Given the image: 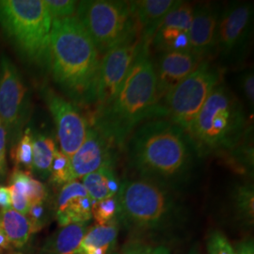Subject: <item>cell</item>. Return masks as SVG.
<instances>
[{
  "mask_svg": "<svg viewBox=\"0 0 254 254\" xmlns=\"http://www.w3.org/2000/svg\"><path fill=\"white\" fill-rule=\"evenodd\" d=\"M125 148L128 165L137 177L174 191L190 178L200 158L189 134L165 118L138 126Z\"/></svg>",
  "mask_w": 254,
  "mask_h": 254,
  "instance_id": "6da1fadb",
  "label": "cell"
},
{
  "mask_svg": "<svg viewBox=\"0 0 254 254\" xmlns=\"http://www.w3.org/2000/svg\"><path fill=\"white\" fill-rule=\"evenodd\" d=\"M149 48L142 45L116 94L93 115L92 127L114 147L125 148L129 136L144 122L164 118Z\"/></svg>",
  "mask_w": 254,
  "mask_h": 254,
  "instance_id": "7a4b0ae2",
  "label": "cell"
},
{
  "mask_svg": "<svg viewBox=\"0 0 254 254\" xmlns=\"http://www.w3.org/2000/svg\"><path fill=\"white\" fill-rule=\"evenodd\" d=\"M100 55L75 16L53 20L49 66L55 83L74 105H96Z\"/></svg>",
  "mask_w": 254,
  "mask_h": 254,
  "instance_id": "3957f363",
  "label": "cell"
},
{
  "mask_svg": "<svg viewBox=\"0 0 254 254\" xmlns=\"http://www.w3.org/2000/svg\"><path fill=\"white\" fill-rule=\"evenodd\" d=\"M245 112L236 95L223 83L211 91L188 134L200 157L233 150L243 138Z\"/></svg>",
  "mask_w": 254,
  "mask_h": 254,
  "instance_id": "277c9868",
  "label": "cell"
},
{
  "mask_svg": "<svg viewBox=\"0 0 254 254\" xmlns=\"http://www.w3.org/2000/svg\"><path fill=\"white\" fill-rule=\"evenodd\" d=\"M174 192L141 177L125 180L116 196L119 222L128 229L142 232L169 227L181 215Z\"/></svg>",
  "mask_w": 254,
  "mask_h": 254,
  "instance_id": "5b68a950",
  "label": "cell"
},
{
  "mask_svg": "<svg viewBox=\"0 0 254 254\" xmlns=\"http://www.w3.org/2000/svg\"><path fill=\"white\" fill-rule=\"evenodd\" d=\"M51 24L45 0L0 1V25L30 64L48 68Z\"/></svg>",
  "mask_w": 254,
  "mask_h": 254,
  "instance_id": "8992f818",
  "label": "cell"
},
{
  "mask_svg": "<svg viewBox=\"0 0 254 254\" xmlns=\"http://www.w3.org/2000/svg\"><path fill=\"white\" fill-rule=\"evenodd\" d=\"M74 16L102 56L138 33L129 1L84 0L77 2Z\"/></svg>",
  "mask_w": 254,
  "mask_h": 254,
  "instance_id": "52a82bcc",
  "label": "cell"
},
{
  "mask_svg": "<svg viewBox=\"0 0 254 254\" xmlns=\"http://www.w3.org/2000/svg\"><path fill=\"white\" fill-rule=\"evenodd\" d=\"M220 77L221 72L218 66L208 59L202 60L160 102L164 118L188 133L209 94L220 83Z\"/></svg>",
  "mask_w": 254,
  "mask_h": 254,
  "instance_id": "ba28073f",
  "label": "cell"
},
{
  "mask_svg": "<svg viewBox=\"0 0 254 254\" xmlns=\"http://www.w3.org/2000/svg\"><path fill=\"white\" fill-rule=\"evenodd\" d=\"M254 4L234 1L221 10L216 50L228 64L241 63L254 30Z\"/></svg>",
  "mask_w": 254,
  "mask_h": 254,
  "instance_id": "9c48e42d",
  "label": "cell"
},
{
  "mask_svg": "<svg viewBox=\"0 0 254 254\" xmlns=\"http://www.w3.org/2000/svg\"><path fill=\"white\" fill-rule=\"evenodd\" d=\"M28 113V94L17 68L8 58L0 62V121L7 138L18 141Z\"/></svg>",
  "mask_w": 254,
  "mask_h": 254,
  "instance_id": "30bf717a",
  "label": "cell"
},
{
  "mask_svg": "<svg viewBox=\"0 0 254 254\" xmlns=\"http://www.w3.org/2000/svg\"><path fill=\"white\" fill-rule=\"evenodd\" d=\"M143 43L139 33L111 48L100 61L96 109L107 105L127 77Z\"/></svg>",
  "mask_w": 254,
  "mask_h": 254,
  "instance_id": "8fae6325",
  "label": "cell"
},
{
  "mask_svg": "<svg viewBox=\"0 0 254 254\" xmlns=\"http://www.w3.org/2000/svg\"><path fill=\"white\" fill-rule=\"evenodd\" d=\"M42 94L54 119L62 152L71 158L82 145L89 125L72 102L48 87H44Z\"/></svg>",
  "mask_w": 254,
  "mask_h": 254,
  "instance_id": "7c38bea8",
  "label": "cell"
},
{
  "mask_svg": "<svg viewBox=\"0 0 254 254\" xmlns=\"http://www.w3.org/2000/svg\"><path fill=\"white\" fill-rule=\"evenodd\" d=\"M113 147L97 129L89 126L82 145L70 158L73 180L83 178L105 166L114 167Z\"/></svg>",
  "mask_w": 254,
  "mask_h": 254,
  "instance_id": "4fadbf2b",
  "label": "cell"
},
{
  "mask_svg": "<svg viewBox=\"0 0 254 254\" xmlns=\"http://www.w3.org/2000/svg\"><path fill=\"white\" fill-rule=\"evenodd\" d=\"M199 57L191 51H166L159 55L154 64L156 94L158 101L174 89L200 64Z\"/></svg>",
  "mask_w": 254,
  "mask_h": 254,
  "instance_id": "5bb4252c",
  "label": "cell"
},
{
  "mask_svg": "<svg viewBox=\"0 0 254 254\" xmlns=\"http://www.w3.org/2000/svg\"><path fill=\"white\" fill-rule=\"evenodd\" d=\"M220 6L216 3H203L193 9L189 31L190 51L204 60L216 50Z\"/></svg>",
  "mask_w": 254,
  "mask_h": 254,
  "instance_id": "9a60e30c",
  "label": "cell"
},
{
  "mask_svg": "<svg viewBox=\"0 0 254 254\" xmlns=\"http://www.w3.org/2000/svg\"><path fill=\"white\" fill-rule=\"evenodd\" d=\"M93 200L81 183L73 181L62 188L56 207V218L61 227L73 223H88L91 218Z\"/></svg>",
  "mask_w": 254,
  "mask_h": 254,
  "instance_id": "2e32d148",
  "label": "cell"
},
{
  "mask_svg": "<svg viewBox=\"0 0 254 254\" xmlns=\"http://www.w3.org/2000/svg\"><path fill=\"white\" fill-rule=\"evenodd\" d=\"M178 0L129 1L140 40L150 46L158 27Z\"/></svg>",
  "mask_w": 254,
  "mask_h": 254,
  "instance_id": "e0dca14e",
  "label": "cell"
},
{
  "mask_svg": "<svg viewBox=\"0 0 254 254\" xmlns=\"http://www.w3.org/2000/svg\"><path fill=\"white\" fill-rule=\"evenodd\" d=\"M194 6L190 2L178 0L158 27L152 43L161 52L171 51L173 43L183 33H189Z\"/></svg>",
  "mask_w": 254,
  "mask_h": 254,
  "instance_id": "ac0fdd59",
  "label": "cell"
},
{
  "mask_svg": "<svg viewBox=\"0 0 254 254\" xmlns=\"http://www.w3.org/2000/svg\"><path fill=\"white\" fill-rule=\"evenodd\" d=\"M83 187L93 201L116 197L121 183L114 171V167L105 166L83 178Z\"/></svg>",
  "mask_w": 254,
  "mask_h": 254,
  "instance_id": "d6986e66",
  "label": "cell"
},
{
  "mask_svg": "<svg viewBox=\"0 0 254 254\" xmlns=\"http://www.w3.org/2000/svg\"><path fill=\"white\" fill-rule=\"evenodd\" d=\"M118 223L95 225L88 230L75 254H112L117 241Z\"/></svg>",
  "mask_w": 254,
  "mask_h": 254,
  "instance_id": "ffe728a7",
  "label": "cell"
},
{
  "mask_svg": "<svg viewBox=\"0 0 254 254\" xmlns=\"http://www.w3.org/2000/svg\"><path fill=\"white\" fill-rule=\"evenodd\" d=\"M0 228L11 248H22L34 234L27 216L11 208L0 211Z\"/></svg>",
  "mask_w": 254,
  "mask_h": 254,
  "instance_id": "44dd1931",
  "label": "cell"
},
{
  "mask_svg": "<svg viewBox=\"0 0 254 254\" xmlns=\"http://www.w3.org/2000/svg\"><path fill=\"white\" fill-rule=\"evenodd\" d=\"M88 230V223H73L62 227L49 238L43 254H76Z\"/></svg>",
  "mask_w": 254,
  "mask_h": 254,
  "instance_id": "7402d4cb",
  "label": "cell"
},
{
  "mask_svg": "<svg viewBox=\"0 0 254 254\" xmlns=\"http://www.w3.org/2000/svg\"><path fill=\"white\" fill-rule=\"evenodd\" d=\"M56 150V143L51 137L42 134L33 136L32 172L43 179L49 178L50 176Z\"/></svg>",
  "mask_w": 254,
  "mask_h": 254,
  "instance_id": "603a6c76",
  "label": "cell"
},
{
  "mask_svg": "<svg viewBox=\"0 0 254 254\" xmlns=\"http://www.w3.org/2000/svg\"><path fill=\"white\" fill-rule=\"evenodd\" d=\"M12 159L16 170L30 173L32 171L33 136L29 128L24 132L12 150Z\"/></svg>",
  "mask_w": 254,
  "mask_h": 254,
  "instance_id": "cb8c5ba5",
  "label": "cell"
},
{
  "mask_svg": "<svg viewBox=\"0 0 254 254\" xmlns=\"http://www.w3.org/2000/svg\"><path fill=\"white\" fill-rule=\"evenodd\" d=\"M236 214L248 224L254 223V193L252 184H243L236 188L234 194Z\"/></svg>",
  "mask_w": 254,
  "mask_h": 254,
  "instance_id": "d4e9b609",
  "label": "cell"
},
{
  "mask_svg": "<svg viewBox=\"0 0 254 254\" xmlns=\"http://www.w3.org/2000/svg\"><path fill=\"white\" fill-rule=\"evenodd\" d=\"M91 215L96 221V225L105 226L119 223L117 197L93 201Z\"/></svg>",
  "mask_w": 254,
  "mask_h": 254,
  "instance_id": "484cf974",
  "label": "cell"
},
{
  "mask_svg": "<svg viewBox=\"0 0 254 254\" xmlns=\"http://www.w3.org/2000/svg\"><path fill=\"white\" fill-rule=\"evenodd\" d=\"M49 178L50 181L59 187H64L65 185L74 181L70 158L58 149L55 152Z\"/></svg>",
  "mask_w": 254,
  "mask_h": 254,
  "instance_id": "4316f807",
  "label": "cell"
},
{
  "mask_svg": "<svg viewBox=\"0 0 254 254\" xmlns=\"http://www.w3.org/2000/svg\"><path fill=\"white\" fill-rule=\"evenodd\" d=\"M45 3L52 21L75 15L77 2L74 0H45Z\"/></svg>",
  "mask_w": 254,
  "mask_h": 254,
  "instance_id": "83f0119b",
  "label": "cell"
},
{
  "mask_svg": "<svg viewBox=\"0 0 254 254\" xmlns=\"http://www.w3.org/2000/svg\"><path fill=\"white\" fill-rule=\"evenodd\" d=\"M26 216L29 219L30 223L32 224L34 233L39 232L47 222L48 213H47L46 201L31 204L28 208Z\"/></svg>",
  "mask_w": 254,
  "mask_h": 254,
  "instance_id": "f1b7e54d",
  "label": "cell"
},
{
  "mask_svg": "<svg viewBox=\"0 0 254 254\" xmlns=\"http://www.w3.org/2000/svg\"><path fill=\"white\" fill-rule=\"evenodd\" d=\"M208 254H236L235 248L219 232L213 233L207 241Z\"/></svg>",
  "mask_w": 254,
  "mask_h": 254,
  "instance_id": "f546056e",
  "label": "cell"
},
{
  "mask_svg": "<svg viewBox=\"0 0 254 254\" xmlns=\"http://www.w3.org/2000/svg\"><path fill=\"white\" fill-rule=\"evenodd\" d=\"M239 88L248 102L250 108L254 109V74L252 70H248L239 76Z\"/></svg>",
  "mask_w": 254,
  "mask_h": 254,
  "instance_id": "4dcf8cb0",
  "label": "cell"
},
{
  "mask_svg": "<svg viewBox=\"0 0 254 254\" xmlns=\"http://www.w3.org/2000/svg\"><path fill=\"white\" fill-rule=\"evenodd\" d=\"M148 249L149 247L145 244L135 241L124 246L123 249L114 254H147Z\"/></svg>",
  "mask_w": 254,
  "mask_h": 254,
  "instance_id": "1f68e13d",
  "label": "cell"
},
{
  "mask_svg": "<svg viewBox=\"0 0 254 254\" xmlns=\"http://www.w3.org/2000/svg\"><path fill=\"white\" fill-rule=\"evenodd\" d=\"M0 208L2 210L11 208L9 187L0 186Z\"/></svg>",
  "mask_w": 254,
  "mask_h": 254,
  "instance_id": "d6a6232c",
  "label": "cell"
},
{
  "mask_svg": "<svg viewBox=\"0 0 254 254\" xmlns=\"http://www.w3.org/2000/svg\"><path fill=\"white\" fill-rule=\"evenodd\" d=\"M236 254H254V247L253 241L248 240L234 247Z\"/></svg>",
  "mask_w": 254,
  "mask_h": 254,
  "instance_id": "836d02e7",
  "label": "cell"
},
{
  "mask_svg": "<svg viewBox=\"0 0 254 254\" xmlns=\"http://www.w3.org/2000/svg\"><path fill=\"white\" fill-rule=\"evenodd\" d=\"M6 146H7V132L0 121V153L6 154Z\"/></svg>",
  "mask_w": 254,
  "mask_h": 254,
  "instance_id": "e575fe53",
  "label": "cell"
},
{
  "mask_svg": "<svg viewBox=\"0 0 254 254\" xmlns=\"http://www.w3.org/2000/svg\"><path fill=\"white\" fill-rule=\"evenodd\" d=\"M10 249H11V246L9 244V240L0 228V253L7 252V251L9 252Z\"/></svg>",
  "mask_w": 254,
  "mask_h": 254,
  "instance_id": "d590c367",
  "label": "cell"
},
{
  "mask_svg": "<svg viewBox=\"0 0 254 254\" xmlns=\"http://www.w3.org/2000/svg\"><path fill=\"white\" fill-rule=\"evenodd\" d=\"M147 254H171L170 252L165 249L163 247H155V248H151L149 247Z\"/></svg>",
  "mask_w": 254,
  "mask_h": 254,
  "instance_id": "8d00e7d4",
  "label": "cell"
},
{
  "mask_svg": "<svg viewBox=\"0 0 254 254\" xmlns=\"http://www.w3.org/2000/svg\"><path fill=\"white\" fill-rule=\"evenodd\" d=\"M5 170H6V154L0 153V179L4 175Z\"/></svg>",
  "mask_w": 254,
  "mask_h": 254,
  "instance_id": "74e56055",
  "label": "cell"
},
{
  "mask_svg": "<svg viewBox=\"0 0 254 254\" xmlns=\"http://www.w3.org/2000/svg\"><path fill=\"white\" fill-rule=\"evenodd\" d=\"M20 254V253H15V252H8L7 254Z\"/></svg>",
  "mask_w": 254,
  "mask_h": 254,
  "instance_id": "f35d334b",
  "label": "cell"
}]
</instances>
